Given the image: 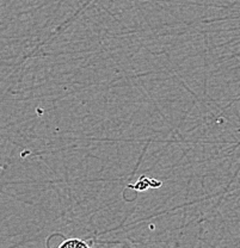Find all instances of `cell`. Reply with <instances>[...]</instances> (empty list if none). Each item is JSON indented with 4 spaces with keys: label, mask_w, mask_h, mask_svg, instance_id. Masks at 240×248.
Listing matches in <instances>:
<instances>
[{
    "label": "cell",
    "mask_w": 240,
    "mask_h": 248,
    "mask_svg": "<svg viewBox=\"0 0 240 248\" xmlns=\"http://www.w3.org/2000/svg\"><path fill=\"white\" fill-rule=\"evenodd\" d=\"M58 248H89L87 244L80 239H68L64 241Z\"/></svg>",
    "instance_id": "cell-1"
}]
</instances>
